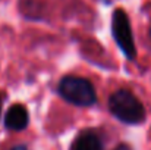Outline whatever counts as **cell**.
<instances>
[{"mask_svg":"<svg viewBox=\"0 0 151 150\" xmlns=\"http://www.w3.org/2000/svg\"><path fill=\"white\" fill-rule=\"evenodd\" d=\"M109 110L126 125H141L147 119V112L141 100L132 91L120 88L109 97Z\"/></svg>","mask_w":151,"mask_h":150,"instance_id":"cell-1","label":"cell"},{"mask_svg":"<svg viewBox=\"0 0 151 150\" xmlns=\"http://www.w3.org/2000/svg\"><path fill=\"white\" fill-rule=\"evenodd\" d=\"M57 93L70 104L90 107L97 103V93L93 83L76 75H65L57 84Z\"/></svg>","mask_w":151,"mask_h":150,"instance_id":"cell-2","label":"cell"},{"mask_svg":"<svg viewBox=\"0 0 151 150\" xmlns=\"http://www.w3.org/2000/svg\"><path fill=\"white\" fill-rule=\"evenodd\" d=\"M111 36L117 44L120 51L125 54L126 59L135 60L137 57V47L134 41L132 27L128 13L123 9H114L111 13Z\"/></svg>","mask_w":151,"mask_h":150,"instance_id":"cell-3","label":"cell"},{"mask_svg":"<svg viewBox=\"0 0 151 150\" xmlns=\"http://www.w3.org/2000/svg\"><path fill=\"white\" fill-rule=\"evenodd\" d=\"M4 127L9 131H24L29 124V113L28 109L22 103L12 104L4 115Z\"/></svg>","mask_w":151,"mask_h":150,"instance_id":"cell-4","label":"cell"},{"mask_svg":"<svg viewBox=\"0 0 151 150\" xmlns=\"http://www.w3.org/2000/svg\"><path fill=\"white\" fill-rule=\"evenodd\" d=\"M70 150H104V147L97 133L91 130H84L72 141Z\"/></svg>","mask_w":151,"mask_h":150,"instance_id":"cell-5","label":"cell"},{"mask_svg":"<svg viewBox=\"0 0 151 150\" xmlns=\"http://www.w3.org/2000/svg\"><path fill=\"white\" fill-rule=\"evenodd\" d=\"M113 150H132V147H131L128 143H120V144H117Z\"/></svg>","mask_w":151,"mask_h":150,"instance_id":"cell-6","label":"cell"},{"mask_svg":"<svg viewBox=\"0 0 151 150\" xmlns=\"http://www.w3.org/2000/svg\"><path fill=\"white\" fill-rule=\"evenodd\" d=\"M9 150H29V149H28V146H25V144H16V146L10 147Z\"/></svg>","mask_w":151,"mask_h":150,"instance_id":"cell-7","label":"cell"},{"mask_svg":"<svg viewBox=\"0 0 151 150\" xmlns=\"http://www.w3.org/2000/svg\"><path fill=\"white\" fill-rule=\"evenodd\" d=\"M1 106H3V96L0 93V116H1Z\"/></svg>","mask_w":151,"mask_h":150,"instance_id":"cell-8","label":"cell"},{"mask_svg":"<svg viewBox=\"0 0 151 150\" xmlns=\"http://www.w3.org/2000/svg\"><path fill=\"white\" fill-rule=\"evenodd\" d=\"M150 37H151V30H150Z\"/></svg>","mask_w":151,"mask_h":150,"instance_id":"cell-9","label":"cell"}]
</instances>
